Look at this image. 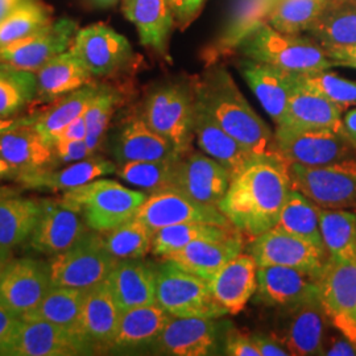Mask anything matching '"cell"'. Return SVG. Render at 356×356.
Instances as JSON below:
<instances>
[{
  "label": "cell",
  "instance_id": "31",
  "mask_svg": "<svg viewBox=\"0 0 356 356\" xmlns=\"http://www.w3.org/2000/svg\"><path fill=\"white\" fill-rule=\"evenodd\" d=\"M241 236L231 235L220 241H198L191 243L175 254H168L166 260L173 261L178 267L193 275L210 281L218 270L225 267L229 260L242 254Z\"/></svg>",
  "mask_w": 356,
  "mask_h": 356
},
{
  "label": "cell",
  "instance_id": "13",
  "mask_svg": "<svg viewBox=\"0 0 356 356\" xmlns=\"http://www.w3.org/2000/svg\"><path fill=\"white\" fill-rule=\"evenodd\" d=\"M78 29V23L73 19H57L26 38L0 47V63L38 73L53 57L72 47Z\"/></svg>",
  "mask_w": 356,
  "mask_h": 356
},
{
  "label": "cell",
  "instance_id": "21",
  "mask_svg": "<svg viewBox=\"0 0 356 356\" xmlns=\"http://www.w3.org/2000/svg\"><path fill=\"white\" fill-rule=\"evenodd\" d=\"M326 313L319 298L286 309V321L273 338L289 355H325Z\"/></svg>",
  "mask_w": 356,
  "mask_h": 356
},
{
  "label": "cell",
  "instance_id": "19",
  "mask_svg": "<svg viewBox=\"0 0 356 356\" xmlns=\"http://www.w3.org/2000/svg\"><path fill=\"white\" fill-rule=\"evenodd\" d=\"M229 182L231 175L225 166L204 153H191L178 160L173 188L200 204L218 207Z\"/></svg>",
  "mask_w": 356,
  "mask_h": 356
},
{
  "label": "cell",
  "instance_id": "6",
  "mask_svg": "<svg viewBox=\"0 0 356 356\" xmlns=\"http://www.w3.org/2000/svg\"><path fill=\"white\" fill-rule=\"evenodd\" d=\"M156 304L172 317L218 319L229 314L214 298L209 281L166 259L156 267Z\"/></svg>",
  "mask_w": 356,
  "mask_h": 356
},
{
  "label": "cell",
  "instance_id": "37",
  "mask_svg": "<svg viewBox=\"0 0 356 356\" xmlns=\"http://www.w3.org/2000/svg\"><path fill=\"white\" fill-rule=\"evenodd\" d=\"M99 85L101 83L94 81L81 89L74 90L56 99V103L49 110L44 111L36 118H31V124L51 145L53 139L67 124L86 113L90 103L99 90Z\"/></svg>",
  "mask_w": 356,
  "mask_h": 356
},
{
  "label": "cell",
  "instance_id": "62",
  "mask_svg": "<svg viewBox=\"0 0 356 356\" xmlns=\"http://www.w3.org/2000/svg\"><path fill=\"white\" fill-rule=\"evenodd\" d=\"M89 1L94 7L108 8V7H113L114 4H116L119 0H89Z\"/></svg>",
  "mask_w": 356,
  "mask_h": 356
},
{
  "label": "cell",
  "instance_id": "40",
  "mask_svg": "<svg viewBox=\"0 0 356 356\" xmlns=\"http://www.w3.org/2000/svg\"><path fill=\"white\" fill-rule=\"evenodd\" d=\"M234 235V229L219 227L207 223H179L153 232V254L161 256L175 254L191 243L198 241H220Z\"/></svg>",
  "mask_w": 356,
  "mask_h": 356
},
{
  "label": "cell",
  "instance_id": "2",
  "mask_svg": "<svg viewBox=\"0 0 356 356\" xmlns=\"http://www.w3.org/2000/svg\"><path fill=\"white\" fill-rule=\"evenodd\" d=\"M194 86L204 108L235 140L256 156H279L270 128L256 114L225 66H209L204 74L194 76Z\"/></svg>",
  "mask_w": 356,
  "mask_h": 356
},
{
  "label": "cell",
  "instance_id": "18",
  "mask_svg": "<svg viewBox=\"0 0 356 356\" xmlns=\"http://www.w3.org/2000/svg\"><path fill=\"white\" fill-rule=\"evenodd\" d=\"M122 13L138 29L141 47L172 64L170 41L176 26L169 0H120Z\"/></svg>",
  "mask_w": 356,
  "mask_h": 356
},
{
  "label": "cell",
  "instance_id": "34",
  "mask_svg": "<svg viewBox=\"0 0 356 356\" xmlns=\"http://www.w3.org/2000/svg\"><path fill=\"white\" fill-rule=\"evenodd\" d=\"M169 318L170 316L156 302L122 312L108 350H134L152 346Z\"/></svg>",
  "mask_w": 356,
  "mask_h": 356
},
{
  "label": "cell",
  "instance_id": "39",
  "mask_svg": "<svg viewBox=\"0 0 356 356\" xmlns=\"http://www.w3.org/2000/svg\"><path fill=\"white\" fill-rule=\"evenodd\" d=\"M40 201L0 195V247L13 248L26 242L36 226Z\"/></svg>",
  "mask_w": 356,
  "mask_h": 356
},
{
  "label": "cell",
  "instance_id": "43",
  "mask_svg": "<svg viewBox=\"0 0 356 356\" xmlns=\"http://www.w3.org/2000/svg\"><path fill=\"white\" fill-rule=\"evenodd\" d=\"M329 0H279L268 13L273 29L288 35H304L323 13Z\"/></svg>",
  "mask_w": 356,
  "mask_h": 356
},
{
  "label": "cell",
  "instance_id": "10",
  "mask_svg": "<svg viewBox=\"0 0 356 356\" xmlns=\"http://www.w3.org/2000/svg\"><path fill=\"white\" fill-rule=\"evenodd\" d=\"M70 48L94 79L119 76L138 60L127 38L103 23L79 28Z\"/></svg>",
  "mask_w": 356,
  "mask_h": 356
},
{
  "label": "cell",
  "instance_id": "16",
  "mask_svg": "<svg viewBox=\"0 0 356 356\" xmlns=\"http://www.w3.org/2000/svg\"><path fill=\"white\" fill-rule=\"evenodd\" d=\"M90 229L85 218L61 200H41L40 216L29 244L40 254L53 256L69 250Z\"/></svg>",
  "mask_w": 356,
  "mask_h": 356
},
{
  "label": "cell",
  "instance_id": "36",
  "mask_svg": "<svg viewBox=\"0 0 356 356\" xmlns=\"http://www.w3.org/2000/svg\"><path fill=\"white\" fill-rule=\"evenodd\" d=\"M325 250L334 263H356V214L344 209L319 207Z\"/></svg>",
  "mask_w": 356,
  "mask_h": 356
},
{
  "label": "cell",
  "instance_id": "52",
  "mask_svg": "<svg viewBox=\"0 0 356 356\" xmlns=\"http://www.w3.org/2000/svg\"><path fill=\"white\" fill-rule=\"evenodd\" d=\"M225 354L231 356H260L251 335L229 330L225 335Z\"/></svg>",
  "mask_w": 356,
  "mask_h": 356
},
{
  "label": "cell",
  "instance_id": "17",
  "mask_svg": "<svg viewBox=\"0 0 356 356\" xmlns=\"http://www.w3.org/2000/svg\"><path fill=\"white\" fill-rule=\"evenodd\" d=\"M51 288L47 263L13 259L0 280V302L22 317L33 312Z\"/></svg>",
  "mask_w": 356,
  "mask_h": 356
},
{
  "label": "cell",
  "instance_id": "7",
  "mask_svg": "<svg viewBox=\"0 0 356 356\" xmlns=\"http://www.w3.org/2000/svg\"><path fill=\"white\" fill-rule=\"evenodd\" d=\"M118 261L108 252L101 232L89 231L69 250L53 254L47 264L51 286L85 291L106 280Z\"/></svg>",
  "mask_w": 356,
  "mask_h": 356
},
{
  "label": "cell",
  "instance_id": "49",
  "mask_svg": "<svg viewBox=\"0 0 356 356\" xmlns=\"http://www.w3.org/2000/svg\"><path fill=\"white\" fill-rule=\"evenodd\" d=\"M175 13L176 26L184 32L200 17L207 0H169Z\"/></svg>",
  "mask_w": 356,
  "mask_h": 356
},
{
  "label": "cell",
  "instance_id": "47",
  "mask_svg": "<svg viewBox=\"0 0 356 356\" xmlns=\"http://www.w3.org/2000/svg\"><path fill=\"white\" fill-rule=\"evenodd\" d=\"M179 159L127 163L120 165L116 173L129 185L154 193L173 186Z\"/></svg>",
  "mask_w": 356,
  "mask_h": 356
},
{
  "label": "cell",
  "instance_id": "26",
  "mask_svg": "<svg viewBox=\"0 0 356 356\" xmlns=\"http://www.w3.org/2000/svg\"><path fill=\"white\" fill-rule=\"evenodd\" d=\"M238 69L270 119L280 124L294 89L291 73L243 57Z\"/></svg>",
  "mask_w": 356,
  "mask_h": 356
},
{
  "label": "cell",
  "instance_id": "1",
  "mask_svg": "<svg viewBox=\"0 0 356 356\" xmlns=\"http://www.w3.org/2000/svg\"><path fill=\"white\" fill-rule=\"evenodd\" d=\"M291 189L288 166L280 156H260L231 178L218 209L234 229L256 238L277 225Z\"/></svg>",
  "mask_w": 356,
  "mask_h": 356
},
{
  "label": "cell",
  "instance_id": "4",
  "mask_svg": "<svg viewBox=\"0 0 356 356\" xmlns=\"http://www.w3.org/2000/svg\"><path fill=\"white\" fill-rule=\"evenodd\" d=\"M195 86L191 79H172L154 85L144 98L140 114L147 126L170 141L182 156L194 138Z\"/></svg>",
  "mask_w": 356,
  "mask_h": 356
},
{
  "label": "cell",
  "instance_id": "61",
  "mask_svg": "<svg viewBox=\"0 0 356 356\" xmlns=\"http://www.w3.org/2000/svg\"><path fill=\"white\" fill-rule=\"evenodd\" d=\"M23 119H11V118H0V134L17 126Z\"/></svg>",
  "mask_w": 356,
  "mask_h": 356
},
{
  "label": "cell",
  "instance_id": "8",
  "mask_svg": "<svg viewBox=\"0 0 356 356\" xmlns=\"http://www.w3.org/2000/svg\"><path fill=\"white\" fill-rule=\"evenodd\" d=\"M293 189L322 209H356V159L326 165L286 163Z\"/></svg>",
  "mask_w": 356,
  "mask_h": 356
},
{
  "label": "cell",
  "instance_id": "14",
  "mask_svg": "<svg viewBox=\"0 0 356 356\" xmlns=\"http://www.w3.org/2000/svg\"><path fill=\"white\" fill-rule=\"evenodd\" d=\"M317 284L327 321L356 346V263L327 260Z\"/></svg>",
  "mask_w": 356,
  "mask_h": 356
},
{
  "label": "cell",
  "instance_id": "46",
  "mask_svg": "<svg viewBox=\"0 0 356 356\" xmlns=\"http://www.w3.org/2000/svg\"><path fill=\"white\" fill-rule=\"evenodd\" d=\"M36 73L0 63V118L16 114L36 97Z\"/></svg>",
  "mask_w": 356,
  "mask_h": 356
},
{
  "label": "cell",
  "instance_id": "48",
  "mask_svg": "<svg viewBox=\"0 0 356 356\" xmlns=\"http://www.w3.org/2000/svg\"><path fill=\"white\" fill-rule=\"evenodd\" d=\"M120 101L122 95L118 90L108 85H99L97 95L83 114L88 127V135L85 141L92 154L101 148L106 131L110 126L115 110Z\"/></svg>",
  "mask_w": 356,
  "mask_h": 356
},
{
  "label": "cell",
  "instance_id": "60",
  "mask_svg": "<svg viewBox=\"0 0 356 356\" xmlns=\"http://www.w3.org/2000/svg\"><path fill=\"white\" fill-rule=\"evenodd\" d=\"M19 172L10 165L7 161L0 159V179H7V178H16Z\"/></svg>",
  "mask_w": 356,
  "mask_h": 356
},
{
  "label": "cell",
  "instance_id": "45",
  "mask_svg": "<svg viewBox=\"0 0 356 356\" xmlns=\"http://www.w3.org/2000/svg\"><path fill=\"white\" fill-rule=\"evenodd\" d=\"M291 76L297 86L317 94L335 104L343 113L348 107L356 104V82L337 76L330 70L302 74L291 73Z\"/></svg>",
  "mask_w": 356,
  "mask_h": 356
},
{
  "label": "cell",
  "instance_id": "27",
  "mask_svg": "<svg viewBox=\"0 0 356 356\" xmlns=\"http://www.w3.org/2000/svg\"><path fill=\"white\" fill-rule=\"evenodd\" d=\"M114 156L120 165L182 157L170 141L147 126L140 114L132 115L120 128L114 141Z\"/></svg>",
  "mask_w": 356,
  "mask_h": 356
},
{
  "label": "cell",
  "instance_id": "38",
  "mask_svg": "<svg viewBox=\"0 0 356 356\" xmlns=\"http://www.w3.org/2000/svg\"><path fill=\"white\" fill-rule=\"evenodd\" d=\"M82 304L83 291L64 286H51L42 298V301L40 302V305L33 312L22 317L40 318L53 323L61 327L63 330L74 335L79 339V342L85 346L79 334Z\"/></svg>",
  "mask_w": 356,
  "mask_h": 356
},
{
  "label": "cell",
  "instance_id": "57",
  "mask_svg": "<svg viewBox=\"0 0 356 356\" xmlns=\"http://www.w3.org/2000/svg\"><path fill=\"white\" fill-rule=\"evenodd\" d=\"M343 128L346 135L355 144L356 147V108L350 110L347 114L344 115Z\"/></svg>",
  "mask_w": 356,
  "mask_h": 356
},
{
  "label": "cell",
  "instance_id": "51",
  "mask_svg": "<svg viewBox=\"0 0 356 356\" xmlns=\"http://www.w3.org/2000/svg\"><path fill=\"white\" fill-rule=\"evenodd\" d=\"M53 149L60 163H76L92 156L85 140L57 141Z\"/></svg>",
  "mask_w": 356,
  "mask_h": 356
},
{
  "label": "cell",
  "instance_id": "3",
  "mask_svg": "<svg viewBox=\"0 0 356 356\" xmlns=\"http://www.w3.org/2000/svg\"><path fill=\"white\" fill-rule=\"evenodd\" d=\"M235 51L243 58L272 65L292 74L330 70L335 66L326 49L314 38L306 33H282L267 22H256L238 38Z\"/></svg>",
  "mask_w": 356,
  "mask_h": 356
},
{
  "label": "cell",
  "instance_id": "53",
  "mask_svg": "<svg viewBox=\"0 0 356 356\" xmlns=\"http://www.w3.org/2000/svg\"><path fill=\"white\" fill-rule=\"evenodd\" d=\"M325 49L335 66L356 69V44L344 47H329Z\"/></svg>",
  "mask_w": 356,
  "mask_h": 356
},
{
  "label": "cell",
  "instance_id": "44",
  "mask_svg": "<svg viewBox=\"0 0 356 356\" xmlns=\"http://www.w3.org/2000/svg\"><path fill=\"white\" fill-rule=\"evenodd\" d=\"M102 234L108 252L118 260L143 259L152 248V231L136 218Z\"/></svg>",
  "mask_w": 356,
  "mask_h": 356
},
{
  "label": "cell",
  "instance_id": "28",
  "mask_svg": "<svg viewBox=\"0 0 356 356\" xmlns=\"http://www.w3.org/2000/svg\"><path fill=\"white\" fill-rule=\"evenodd\" d=\"M216 301L229 314H239L257 289V264L250 254H239L209 281Z\"/></svg>",
  "mask_w": 356,
  "mask_h": 356
},
{
  "label": "cell",
  "instance_id": "54",
  "mask_svg": "<svg viewBox=\"0 0 356 356\" xmlns=\"http://www.w3.org/2000/svg\"><path fill=\"white\" fill-rule=\"evenodd\" d=\"M88 135V127H86V120L85 116H79L76 120H73L70 124H67L66 127L53 139L51 141V147L57 143V141L64 140H85Z\"/></svg>",
  "mask_w": 356,
  "mask_h": 356
},
{
  "label": "cell",
  "instance_id": "50",
  "mask_svg": "<svg viewBox=\"0 0 356 356\" xmlns=\"http://www.w3.org/2000/svg\"><path fill=\"white\" fill-rule=\"evenodd\" d=\"M20 317L0 302V355H8Z\"/></svg>",
  "mask_w": 356,
  "mask_h": 356
},
{
  "label": "cell",
  "instance_id": "35",
  "mask_svg": "<svg viewBox=\"0 0 356 356\" xmlns=\"http://www.w3.org/2000/svg\"><path fill=\"white\" fill-rule=\"evenodd\" d=\"M323 48L356 44V0H329L306 32Z\"/></svg>",
  "mask_w": 356,
  "mask_h": 356
},
{
  "label": "cell",
  "instance_id": "24",
  "mask_svg": "<svg viewBox=\"0 0 356 356\" xmlns=\"http://www.w3.org/2000/svg\"><path fill=\"white\" fill-rule=\"evenodd\" d=\"M194 136L201 151L229 170L231 178L241 173L256 157L239 141L235 140L204 108L195 95Z\"/></svg>",
  "mask_w": 356,
  "mask_h": 356
},
{
  "label": "cell",
  "instance_id": "41",
  "mask_svg": "<svg viewBox=\"0 0 356 356\" xmlns=\"http://www.w3.org/2000/svg\"><path fill=\"white\" fill-rule=\"evenodd\" d=\"M276 226L325 248L319 226L318 206L293 188L288 194Z\"/></svg>",
  "mask_w": 356,
  "mask_h": 356
},
{
  "label": "cell",
  "instance_id": "33",
  "mask_svg": "<svg viewBox=\"0 0 356 356\" xmlns=\"http://www.w3.org/2000/svg\"><path fill=\"white\" fill-rule=\"evenodd\" d=\"M94 81L76 53L69 48L53 57L36 73V97L42 101H56Z\"/></svg>",
  "mask_w": 356,
  "mask_h": 356
},
{
  "label": "cell",
  "instance_id": "29",
  "mask_svg": "<svg viewBox=\"0 0 356 356\" xmlns=\"http://www.w3.org/2000/svg\"><path fill=\"white\" fill-rule=\"evenodd\" d=\"M107 281L122 312L156 302V268L140 259L119 260Z\"/></svg>",
  "mask_w": 356,
  "mask_h": 356
},
{
  "label": "cell",
  "instance_id": "55",
  "mask_svg": "<svg viewBox=\"0 0 356 356\" xmlns=\"http://www.w3.org/2000/svg\"><path fill=\"white\" fill-rule=\"evenodd\" d=\"M251 339H252L254 346L257 347L260 356L289 355V353L285 350V347L280 342H277L275 338L254 334V335H251Z\"/></svg>",
  "mask_w": 356,
  "mask_h": 356
},
{
  "label": "cell",
  "instance_id": "32",
  "mask_svg": "<svg viewBox=\"0 0 356 356\" xmlns=\"http://www.w3.org/2000/svg\"><path fill=\"white\" fill-rule=\"evenodd\" d=\"M116 172L114 163L97 156H90L85 160L76 161L61 170H40L32 173L19 175L15 178L17 182L29 189H48L66 191L86 185L98 178L113 175Z\"/></svg>",
  "mask_w": 356,
  "mask_h": 356
},
{
  "label": "cell",
  "instance_id": "42",
  "mask_svg": "<svg viewBox=\"0 0 356 356\" xmlns=\"http://www.w3.org/2000/svg\"><path fill=\"white\" fill-rule=\"evenodd\" d=\"M54 22L53 10L42 0H24L0 20V47L26 38Z\"/></svg>",
  "mask_w": 356,
  "mask_h": 356
},
{
  "label": "cell",
  "instance_id": "20",
  "mask_svg": "<svg viewBox=\"0 0 356 356\" xmlns=\"http://www.w3.org/2000/svg\"><path fill=\"white\" fill-rule=\"evenodd\" d=\"M317 298L318 284L316 277L293 268L257 267V302L289 309Z\"/></svg>",
  "mask_w": 356,
  "mask_h": 356
},
{
  "label": "cell",
  "instance_id": "15",
  "mask_svg": "<svg viewBox=\"0 0 356 356\" xmlns=\"http://www.w3.org/2000/svg\"><path fill=\"white\" fill-rule=\"evenodd\" d=\"M216 319L170 316L152 350L163 355H216L223 337V325Z\"/></svg>",
  "mask_w": 356,
  "mask_h": 356
},
{
  "label": "cell",
  "instance_id": "11",
  "mask_svg": "<svg viewBox=\"0 0 356 356\" xmlns=\"http://www.w3.org/2000/svg\"><path fill=\"white\" fill-rule=\"evenodd\" d=\"M257 267L293 268L318 279L329 256L325 248L275 226L256 236L247 247Z\"/></svg>",
  "mask_w": 356,
  "mask_h": 356
},
{
  "label": "cell",
  "instance_id": "23",
  "mask_svg": "<svg viewBox=\"0 0 356 356\" xmlns=\"http://www.w3.org/2000/svg\"><path fill=\"white\" fill-rule=\"evenodd\" d=\"M85 353V346L70 332L42 319L20 317L8 355L72 356Z\"/></svg>",
  "mask_w": 356,
  "mask_h": 356
},
{
  "label": "cell",
  "instance_id": "30",
  "mask_svg": "<svg viewBox=\"0 0 356 356\" xmlns=\"http://www.w3.org/2000/svg\"><path fill=\"white\" fill-rule=\"evenodd\" d=\"M342 114L335 104L294 83L286 113L276 127L344 132Z\"/></svg>",
  "mask_w": 356,
  "mask_h": 356
},
{
  "label": "cell",
  "instance_id": "25",
  "mask_svg": "<svg viewBox=\"0 0 356 356\" xmlns=\"http://www.w3.org/2000/svg\"><path fill=\"white\" fill-rule=\"evenodd\" d=\"M0 159L13 165L19 175H24L51 169L56 154L51 144L31 124V118H26L0 134Z\"/></svg>",
  "mask_w": 356,
  "mask_h": 356
},
{
  "label": "cell",
  "instance_id": "56",
  "mask_svg": "<svg viewBox=\"0 0 356 356\" xmlns=\"http://www.w3.org/2000/svg\"><path fill=\"white\" fill-rule=\"evenodd\" d=\"M325 355H356V346L346 337L334 339L331 346L325 350Z\"/></svg>",
  "mask_w": 356,
  "mask_h": 356
},
{
  "label": "cell",
  "instance_id": "22",
  "mask_svg": "<svg viewBox=\"0 0 356 356\" xmlns=\"http://www.w3.org/2000/svg\"><path fill=\"white\" fill-rule=\"evenodd\" d=\"M120 316L122 310L107 279L83 291L79 334L88 351L110 348Z\"/></svg>",
  "mask_w": 356,
  "mask_h": 356
},
{
  "label": "cell",
  "instance_id": "59",
  "mask_svg": "<svg viewBox=\"0 0 356 356\" xmlns=\"http://www.w3.org/2000/svg\"><path fill=\"white\" fill-rule=\"evenodd\" d=\"M24 0H0V20L20 6Z\"/></svg>",
  "mask_w": 356,
  "mask_h": 356
},
{
  "label": "cell",
  "instance_id": "12",
  "mask_svg": "<svg viewBox=\"0 0 356 356\" xmlns=\"http://www.w3.org/2000/svg\"><path fill=\"white\" fill-rule=\"evenodd\" d=\"M135 218L152 232L179 223H207L234 229L218 207L200 204L173 186L151 193Z\"/></svg>",
  "mask_w": 356,
  "mask_h": 356
},
{
  "label": "cell",
  "instance_id": "58",
  "mask_svg": "<svg viewBox=\"0 0 356 356\" xmlns=\"http://www.w3.org/2000/svg\"><path fill=\"white\" fill-rule=\"evenodd\" d=\"M13 259L11 248L0 247V280H1L6 269L8 267V264L13 261Z\"/></svg>",
  "mask_w": 356,
  "mask_h": 356
},
{
  "label": "cell",
  "instance_id": "5",
  "mask_svg": "<svg viewBox=\"0 0 356 356\" xmlns=\"http://www.w3.org/2000/svg\"><path fill=\"white\" fill-rule=\"evenodd\" d=\"M147 198L113 179H95L65 191L61 201L83 216L92 231L106 232L135 218Z\"/></svg>",
  "mask_w": 356,
  "mask_h": 356
},
{
  "label": "cell",
  "instance_id": "9",
  "mask_svg": "<svg viewBox=\"0 0 356 356\" xmlns=\"http://www.w3.org/2000/svg\"><path fill=\"white\" fill-rule=\"evenodd\" d=\"M273 135L276 153L285 163L326 165L355 154V144L346 132L276 127Z\"/></svg>",
  "mask_w": 356,
  "mask_h": 356
}]
</instances>
